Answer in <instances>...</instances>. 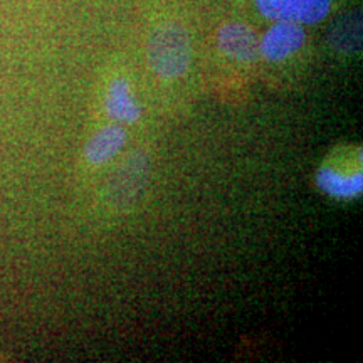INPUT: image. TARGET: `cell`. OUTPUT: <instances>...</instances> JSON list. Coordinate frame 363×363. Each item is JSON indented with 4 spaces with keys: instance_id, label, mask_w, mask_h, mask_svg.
I'll use <instances>...</instances> for the list:
<instances>
[{
    "instance_id": "obj_7",
    "label": "cell",
    "mask_w": 363,
    "mask_h": 363,
    "mask_svg": "<svg viewBox=\"0 0 363 363\" xmlns=\"http://www.w3.org/2000/svg\"><path fill=\"white\" fill-rule=\"evenodd\" d=\"M126 131L120 125H110L99 130L93 138L86 145V158L93 165H101V163L110 162L113 157L118 155L121 148L125 147Z\"/></svg>"
},
{
    "instance_id": "obj_2",
    "label": "cell",
    "mask_w": 363,
    "mask_h": 363,
    "mask_svg": "<svg viewBox=\"0 0 363 363\" xmlns=\"http://www.w3.org/2000/svg\"><path fill=\"white\" fill-rule=\"evenodd\" d=\"M262 16L272 21L316 24L328 16L331 0H256Z\"/></svg>"
},
{
    "instance_id": "obj_4",
    "label": "cell",
    "mask_w": 363,
    "mask_h": 363,
    "mask_svg": "<svg viewBox=\"0 0 363 363\" xmlns=\"http://www.w3.org/2000/svg\"><path fill=\"white\" fill-rule=\"evenodd\" d=\"M219 48L235 61H254L259 54V39L251 27L240 22H229L219 30Z\"/></svg>"
},
{
    "instance_id": "obj_1",
    "label": "cell",
    "mask_w": 363,
    "mask_h": 363,
    "mask_svg": "<svg viewBox=\"0 0 363 363\" xmlns=\"http://www.w3.org/2000/svg\"><path fill=\"white\" fill-rule=\"evenodd\" d=\"M148 61L155 74L163 79H177L185 74L190 65V43L184 27H157L148 40Z\"/></svg>"
},
{
    "instance_id": "obj_6",
    "label": "cell",
    "mask_w": 363,
    "mask_h": 363,
    "mask_svg": "<svg viewBox=\"0 0 363 363\" xmlns=\"http://www.w3.org/2000/svg\"><path fill=\"white\" fill-rule=\"evenodd\" d=\"M104 108H106L108 116L116 123H136L142 116V110L131 94L128 81L125 79H115L110 84Z\"/></svg>"
},
{
    "instance_id": "obj_5",
    "label": "cell",
    "mask_w": 363,
    "mask_h": 363,
    "mask_svg": "<svg viewBox=\"0 0 363 363\" xmlns=\"http://www.w3.org/2000/svg\"><path fill=\"white\" fill-rule=\"evenodd\" d=\"M316 185L321 192L340 201H350L362 194V170L347 172L333 165H325L318 170Z\"/></svg>"
},
{
    "instance_id": "obj_8",
    "label": "cell",
    "mask_w": 363,
    "mask_h": 363,
    "mask_svg": "<svg viewBox=\"0 0 363 363\" xmlns=\"http://www.w3.org/2000/svg\"><path fill=\"white\" fill-rule=\"evenodd\" d=\"M328 43L335 51L342 54H355L362 48V19L360 13L350 12L342 16L331 26Z\"/></svg>"
},
{
    "instance_id": "obj_3",
    "label": "cell",
    "mask_w": 363,
    "mask_h": 363,
    "mask_svg": "<svg viewBox=\"0 0 363 363\" xmlns=\"http://www.w3.org/2000/svg\"><path fill=\"white\" fill-rule=\"evenodd\" d=\"M306 40L301 24L288 21H276L259 40V52L267 61H283L303 48Z\"/></svg>"
}]
</instances>
